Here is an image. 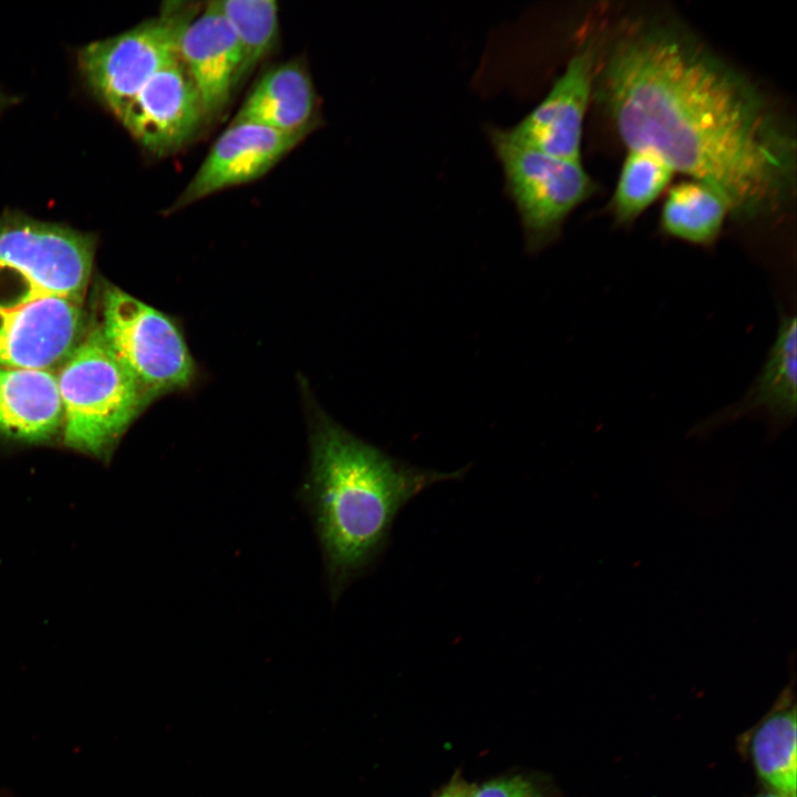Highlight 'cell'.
<instances>
[{
  "label": "cell",
  "instance_id": "6da1fadb",
  "mask_svg": "<svg viewBox=\"0 0 797 797\" xmlns=\"http://www.w3.org/2000/svg\"><path fill=\"white\" fill-rule=\"evenodd\" d=\"M597 71L598 97L629 149L714 188L733 217L786 204L794 135L748 79L697 40L672 25L633 23Z\"/></svg>",
  "mask_w": 797,
  "mask_h": 797
},
{
  "label": "cell",
  "instance_id": "7a4b0ae2",
  "mask_svg": "<svg viewBox=\"0 0 797 797\" xmlns=\"http://www.w3.org/2000/svg\"><path fill=\"white\" fill-rule=\"evenodd\" d=\"M464 473L411 466L331 420L320 421L312 435L306 496L333 600L381 555L396 515L410 500Z\"/></svg>",
  "mask_w": 797,
  "mask_h": 797
},
{
  "label": "cell",
  "instance_id": "3957f363",
  "mask_svg": "<svg viewBox=\"0 0 797 797\" xmlns=\"http://www.w3.org/2000/svg\"><path fill=\"white\" fill-rule=\"evenodd\" d=\"M56 374L63 443L105 458L149 402L107 346L97 325L85 330Z\"/></svg>",
  "mask_w": 797,
  "mask_h": 797
},
{
  "label": "cell",
  "instance_id": "277c9868",
  "mask_svg": "<svg viewBox=\"0 0 797 797\" xmlns=\"http://www.w3.org/2000/svg\"><path fill=\"white\" fill-rule=\"evenodd\" d=\"M95 241L63 225L7 213L0 219V307L41 297L82 302Z\"/></svg>",
  "mask_w": 797,
  "mask_h": 797
},
{
  "label": "cell",
  "instance_id": "5b68a950",
  "mask_svg": "<svg viewBox=\"0 0 797 797\" xmlns=\"http://www.w3.org/2000/svg\"><path fill=\"white\" fill-rule=\"evenodd\" d=\"M102 335L146 398L187 386L195 365L184 337L165 313L113 284L101 297Z\"/></svg>",
  "mask_w": 797,
  "mask_h": 797
},
{
  "label": "cell",
  "instance_id": "8992f818",
  "mask_svg": "<svg viewBox=\"0 0 797 797\" xmlns=\"http://www.w3.org/2000/svg\"><path fill=\"white\" fill-rule=\"evenodd\" d=\"M500 162L505 189L517 209L525 247L537 253L559 236L568 215L593 190L581 162L555 157L488 132Z\"/></svg>",
  "mask_w": 797,
  "mask_h": 797
},
{
  "label": "cell",
  "instance_id": "52a82bcc",
  "mask_svg": "<svg viewBox=\"0 0 797 797\" xmlns=\"http://www.w3.org/2000/svg\"><path fill=\"white\" fill-rule=\"evenodd\" d=\"M195 9L169 2L158 17L79 52L81 73L94 95L116 117L141 89L179 58V38Z\"/></svg>",
  "mask_w": 797,
  "mask_h": 797
},
{
  "label": "cell",
  "instance_id": "ba28073f",
  "mask_svg": "<svg viewBox=\"0 0 797 797\" xmlns=\"http://www.w3.org/2000/svg\"><path fill=\"white\" fill-rule=\"evenodd\" d=\"M117 118L145 151L159 157L184 147L206 121L200 95L179 58L156 73Z\"/></svg>",
  "mask_w": 797,
  "mask_h": 797
},
{
  "label": "cell",
  "instance_id": "9c48e42d",
  "mask_svg": "<svg viewBox=\"0 0 797 797\" xmlns=\"http://www.w3.org/2000/svg\"><path fill=\"white\" fill-rule=\"evenodd\" d=\"M84 332L80 301L50 296L0 307V368L58 370Z\"/></svg>",
  "mask_w": 797,
  "mask_h": 797
},
{
  "label": "cell",
  "instance_id": "30bf717a",
  "mask_svg": "<svg viewBox=\"0 0 797 797\" xmlns=\"http://www.w3.org/2000/svg\"><path fill=\"white\" fill-rule=\"evenodd\" d=\"M311 131L287 133L232 121L217 137L172 209L183 208L218 192L259 179Z\"/></svg>",
  "mask_w": 797,
  "mask_h": 797
},
{
  "label": "cell",
  "instance_id": "8fae6325",
  "mask_svg": "<svg viewBox=\"0 0 797 797\" xmlns=\"http://www.w3.org/2000/svg\"><path fill=\"white\" fill-rule=\"evenodd\" d=\"M593 45L575 54L545 99L515 126L501 130L511 142L545 154L581 162V138L593 91Z\"/></svg>",
  "mask_w": 797,
  "mask_h": 797
},
{
  "label": "cell",
  "instance_id": "7c38bea8",
  "mask_svg": "<svg viewBox=\"0 0 797 797\" xmlns=\"http://www.w3.org/2000/svg\"><path fill=\"white\" fill-rule=\"evenodd\" d=\"M178 54L200 95L206 121H211L242 83L239 43L213 1L185 24Z\"/></svg>",
  "mask_w": 797,
  "mask_h": 797
},
{
  "label": "cell",
  "instance_id": "4fadbf2b",
  "mask_svg": "<svg viewBox=\"0 0 797 797\" xmlns=\"http://www.w3.org/2000/svg\"><path fill=\"white\" fill-rule=\"evenodd\" d=\"M61 429L62 405L54 371L0 368V437L45 443Z\"/></svg>",
  "mask_w": 797,
  "mask_h": 797
},
{
  "label": "cell",
  "instance_id": "5bb4252c",
  "mask_svg": "<svg viewBox=\"0 0 797 797\" xmlns=\"http://www.w3.org/2000/svg\"><path fill=\"white\" fill-rule=\"evenodd\" d=\"M317 94L300 61H289L265 72L248 93L232 121L262 125L280 132L313 130Z\"/></svg>",
  "mask_w": 797,
  "mask_h": 797
},
{
  "label": "cell",
  "instance_id": "9a60e30c",
  "mask_svg": "<svg viewBox=\"0 0 797 797\" xmlns=\"http://www.w3.org/2000/svg\"><path fill=\"white\" fill-rule=\"evenodd\" d=\"M729 208L708 185L687 180L673 186L661 214L662 230L681 240L707 246L722 230Z\"/></svg>",
  "mask_w": 797,
  "mask_h": 797
},
{
  "label": "cell",
  "instance_id": "2e32d148",
  "mask_svg": "<svg viewBox=\"0 0 797 797\" xmlns=\"http://www.w3.org/2000/svg\"><path fill=\"white\" fill-rule=\"evenodd\" d=\"M796 317L782 318L777 335L753 390L741 411L760 408L772 416L793 417L797 398Z\"/></svg>",
  "mask_w": 797,
  "mask_h": 797
},
{
  "label": "cell",
  "instance_id": "e0dca14e",
  "mask_svg": "<svg viewBox=\"0 0 797 797\" xmlns=\"http://www.w3.org/2000/svg\"><path fill=\"white\" fill-rule=\"evenodd\" d=\"M796 708L788 698L755 729L751 753L759 777L772 790L796 797Z\"/></svg>",
  "mask_w": 797,
  "mask_h": 797
},
{
  "label": "cell",
  "instance_id": "ac0fdd59",
  "mask_svg": "<svg viewBox=\"0 0 797 797\" xmlns=\"http://www.w3.org/2000/svg\"><path fill=\"white\" fill-rule=\"evenodd\" d=\"M241 52L242 82L268 56L279 38V7L272 0H215Z\"/></svg>",
  "mask_w": 797,
  "mask_h": 797
},
{
  "label": "cell",
  "instance_id": "d6986e66",
  "mask_svg": "<svg viewBox=\"0 0 797 797\" xmlns=\"http://www.w3.org/2000/svg\"><path fill=\"white\" fill-rule=\"evenodd\" d=\"M674 170L656 155L629 149L612 199L620 224L638 218L665 189Z\"/></svg>",
  "mask_w": 797,
  "mask_h": 797
},
{
  "label": "cell",
  "instance_id": "ffe728a7",
  "mask_svg": "<svg viewBox=\"0 0 797 797\" xmlns=\"http://www.w3.org/2000/svg\"><path fill=\"white\" fill-rule=\"evenodd\" d=\"M470 797H544V794L534 782L515 776L491 780L474 788Z\"/></svg>",
  "mask_w": 797,
  "mask_h": 797
},
{
  "label": "cell",
  "instance_id": "44dd1931",
  "mask_svg": "<svg viewBox=\"0 0 797 797\" xmlns=\"http://www.w3.org/2000/svg\"><path fill=\"white\" fill-rule=\"evenodd\" d=\"M474 787L463 780H453L436 797H470Z\"/></svg>",
  "mask_w": 797,
  "mask_h": 797
},
{
  "label": "cell",
  "instance_id": "7402d4cb",
  "mask_svg": "<svg viewBox=\"0 0 797 797\" xmlns=\"http://www.w3.org/2000/svg\"><path fill=\"white\" fill-rule=\"evenodd\" d=\"M757 797H793V796H788V795H785V794H782V793H778L775 790H770V791L764 793Z\"/></svg>",
  "mask_w": 797,
  "mask_h": 797
},
{
  "label": "cell",
  "instance_id": "603a6c76",
  "mask_svg": "<svg viewBox=\"0 0 797 797\" xmlns=\"http://www.w3.org/2000/svg\"><path fill=\"white\" fill-rule=\"evenodd\" d=\"M7 105V101L4 97H0V113L2 112L3 107Z\"/></svg>",
  "mask_w": 797,
  "mask_h": 797
}]
</instances>
